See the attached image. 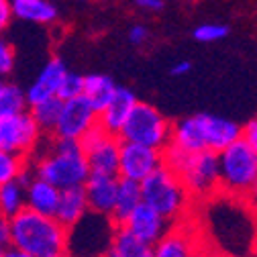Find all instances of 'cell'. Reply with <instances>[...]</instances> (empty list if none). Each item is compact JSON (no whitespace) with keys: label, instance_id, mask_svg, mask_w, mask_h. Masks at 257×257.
I'll use <instances>...</instances> for the list:
<instances>
[{"label":"cell","instance_id":"cell-22","mask_svg":"<svg viewBox=\"0 0 257 257\" xmlns=\"http://www.w3.org/2000/svg\"><path fill=\"white\" fill-rule=\"evenodd\" d=\"M17 19L37 25H51L57 21V9L49 0H11Z\"/></svg>","mask_w":257,"mask_h":257},{"label":"cell","instance_id":"cell-24","mask_svg":"<svg viewBox=\"0 0 257 257\" xmlns=\"http://www.w3.org/2000/svg\"><path fill=\"white\" fill-rule=\"evenodd\" d=\"M27 208V186L19 180L0 186V216L11 220Z\"/></svg>","mask_w":257,"mask_h":257},{"label":"cell","instance_id":"cell-43","mask_svg":"<svg viewBox=\"0 0 257 257\" xmlns=\"http://www.w3.org/2000/svg\"><path fill=\"white\" fill-rule=\"evenodd\" d=\"M0 257H3V251H0Z\"/></svg>","mask_w":257,"mask_h":257},{"label":"cell","instance_id":"cell-32","mask_svg":"<svg viewBox=\"0 0 257 257\" xmlns=\"http://www.w3.org/2000/svg\"><path fill=\"white\" fill-rule=\"evenodd\" d=\"M147 39H149L147 27H143V25H133L131 29H128V41H131L133 45H143Z\"/></svg>","mask_w":257,"mask_h":257},{"label":"cell","instance_id":"cell-18","mask_svg":"<svg viewBox=\"0 0 257 257\" xmlns=\"http://www.w3.org/2000/svg\"><path fill=\"white\" fill-rule=\"evenodd\" d=\"M59 194H61V190L55 184L35 174V178L27 184V208L41 212V214L55 216Z\"/></svg>","mask_w":257,"mask_h":257},{"label":"cell","instance_id":"cell-3","mask_svg":"<svg viewBox=\"0 0 257 257\" xmlns=\"http://www.w3.org/2000/svg\"><path fill=\"white\" fill-rule=\"evenodd\" d=\"M241 133L243 126H239L235 120L200 112L174 122L172 143L186 151L210 149L218 153L231 143H235L237 139H241Z\"/></svg>","mask_w":257,"mask_h":257},{"label":"cell","instance_id":"cell-13","mask_svg":"<svg viewBox=\"0 0 257 257\" xmlns=\"http://www.w3.org/2000/svg\"><path fill=\"white\" fill-rule=\"evenodd\" d=\"M124 227L131 231L135 237H139L141 241L149 243V245H155L157 241H162L170 229H172V220L166 218L162 212H157L155 208H151L149 204L141 202L133 214L126 218Z\"/></svg>","mask_w":257,"mask_h":257},{"label":"cell","instance_id":"cell-2","mask_svg":"<svg viewBox=\"0 0 257 257\" xmlns=\"http://www.w3.org/2000/svg\"><path fill=\"white\" fill-rule=\"evenodd\" d=\"M37 176L49 180L59 190L82 186L90 178L88 157L80 141L55 137L45 149H41L33 164H29Z\"/></svg>","mask_w":257,"mask_h":257},{"label":"cell","instance_id":"cell-23","mask_svg":"<svg viewBox=\"0 0 257 257\" xmlns=\"http://www.w3.org/2000/svg\"><path fill=\"white\" fill-rule=\"evenodd\" d=\"M116 84L112 82V78L104 76V74H90L86 76V84H84V96L88 98V102L98 110H104L106 104L112 100V96L116 92Z\"/></svg>","mask_w":257,"mask_h":257},{"label":"cell","instance_id":"cell-40","mask_svg":"<svg viewBox=\"0 0 257 257\" xmlns=\"http://www.w3.org/2000/svg\"><path fill=\"white\" fill-rule=\"evenodd\" d=\"M251 257H257V247L253 249V255H251Z\"/></svg>","mask_w":257,"mask_h":257},{"label":"cell","instance_id":"cell-19","mask_svg":"<svg viewBox=\"0 0 257 257\" xmlns=\"http://www.w3.org/2000/svg\"><path fill=\"white\" fill-rule=\"evenodd\" d=\"M202 245L188 229H170V233L155 243V257H192Z\"/></svg>","mask_w":257,"mask_h":257},{"label":"cell","instance_id":"cell-4","mask_svg":"<svg viewBox=\"0 0 257 257\" xmlns=\"http://www.w3.org/2000/svg\"><path fill=\"white\" fill-rule=\"evenodd\" d=\"M164 164L170 166L184 182L192 198L210 196L220 188L218 153L210 149L186 151L174 143L164 149Z\"/></svg>","mask_w":257,"mask_h":257},{"label":"cell","instance_id":"cell-11","mask_svg":"<svg viewBox=\"0 0 257 257\" xmlns=\"http://www.w3.org/2000/svg\"><path fill=\"white\" fill-rule=\"evenodd\" d=\"M98 124V110H96L86 96H78L72 100H63L61 114L53 135L59 139L80 141L92 126Z\"/></svg>","mask_w":257,"mask_h":257},{"label":"cell","instance_id":"cell-25","mask_svg":"<svg viewBox=\"0 0 257 257\" xmlns=\"http://www.w3.org/2000/svg\"><path fill=\"white\" fill-rule=\"evenodd\" d=\"M61 106H63V100L59 96H53V98L31 104L29 110L35 116L37 124L43 128V133H53L57 126V120H59V114H61Z\"/></svg>","mask_w":257,"mask_h":257},{"label":"cell","instance_id":"cell-17","mask_svg":"<svg viewBox=\"0 0 257 257\" xmlns=\"http://www.w3.org/2000/svg\"><path fill=\"white\" fill-rule=\"evenodd\" d=\"M88 212H90V204H88V194H86L84 184L61 190L55 218L63 224V227H68V229L74 227V224L78 220H82Z\"/></svg>","mask_w":257,"mask_h":257},{"label":"cell","instance_id":"cell-6","mask_svg":"<svg viewBox=\"0 0 257 257\" xmlns=\"http://www.w3.org/2000/svg\"><path fill=\"white\" fill-rule=\"evenodd\" d=\"M220 190L229 196L249 198L257 180V151L241 137L229 147L218 151Z\"/></svg>","mask_w":257,"mask_h":257},{"label":"cell","instance_id":"cell-38","mask_svg":"<svg viewBox=\"0 0 257 257\" xmlns=\"http://www.w3.org/2000/svg\"><path fill=\"white\" fill-rule=\"evenodd\" d=\"M192 257H218L216 253H214V249H206V247H200L194 255H192Z\"/></svg>","mask_w":257,"mask_h":257},{"label":"cell","instance_id":"cell-44","mask_svg":"<svg viewBox=\"0 0 257 257\" xmlns=\"http://www.w3.org/2000/svg\"><path fill=\"white\" fill-rule=\"evenodd\" d=\"M102 257H104V255H102Z\"/></svg>","mask_w":257,"mask_h":257},{"label":"cell","instance_id":"cell-16","mask_svg":"<svg viewBox=\"0 0 257 257\" xmlns=\"http://www.w3.org/2000/svg\"><path fill=\"white\" fill-rule=\"evenodd\" d=\"M137 96L133 90H128V88H122L118 86L114 96H112V100L106 104L104 110H100L98 114V124L102 128H106L108 133L112 135H120L122 131V126L128 118V114H131V110L135 108L137 104Z\"/></svg>","mask_w":257,"mask_h":257},{"label":"cell","instance_id":"cell-27","mask_svg":"<svg viewBox=\"0 0 257 257\" xmlns=\"http://www.w3.org/2000/svg\"><path fill=\"white\" fill-rule=\"evenodd\" d=\"M27 166H29V157L0 149V186L13 180H19V176L27 170Z\"/></svg>","mask_w":257,"mask_h":257},{"label":"cell","instance_id":"cell-37","mask_svg":"<svg viewBox=\"0 0 257 257\" xmlns=\"http://www.w3.org/2000/svg\"><path fill=\"white\" fill-rule=\"evenodd\" d=\"M3 257H33V255H27V253H23V251H19L15 247H9V249L3 251Z\"/></svg>","mask_w":257,"mask_h":257},{"label":"cell","instance_id":"cell-26","mask_svg":"<svg viewBox=\"0 0 257 257\" xmlns=\"http://www.w3.org/2000/svg\"><path fill=\"white\" fill-rule=\"evenodd\" d=\"M23 110H29L27 92H23L15 84H5L0 88V120L19 114Z\"/></svg>","mask_w":257,"mask_h":257},{"label":"cell","instance_id":"cell-42","mask_svg":"<svg viewBox=\"0 0 257 257\" xmlns=\"http://www.w3.org/2000/svg\"><path fill=\"white\" fill-rule=\"evenodd\" d=\"M59 257H70V255H68V253H66V255H59Z\"/></svg>","mask_w":257,"mask_h":257},{"label":"cell","instance_id":"cell-7","mask_svg":"<svg viewBox=\"0 0 257 257\" xmlns=\"http://www.w3.org/2000/svg\"><path fill=\"white\" fill-rule=\"evenodd\" d=\"M118 224L108 216L90 210L82 220L68 229L70 257H102L112 245Z\"/></svg>","mask_w":257,"mask_h":257},{"label":"cell","instance_id":"cell-12","mask_svg":"<svg viewBox=\"0 0 257 257\" xmlns=\"http://www.w3.org/2000/svg\"><path fill=\"white\" fill-rule=\"evenodd\" d=\"M159 166H164V151L162 149L141 145V143H131V141L120 143V168H118L120 178L143 182Z\"/></svg>","mask_w":257,"mask_h":257},{"label":"cell","instance_id":"cell-28","mask_svg":"<svg viewBox=\"0 0 257 257\" xmlns=\"http://www.w3.org/2000/svg\"><path fill=\"white\" fill-rule=\"evenodd\" d=\"M229 35V27L222 23H202L194 29V39L200 43H214Z\"/></svg>","mask_w":257,"mask_h":257},{"label":"cell","instance_id":"cell-35","mask_svg":"<svg viewBox=\"0 0 257 257\" xmlns=\"http://www.w3.org/2000/svg\"><path fill=\"white\" fill-rule=\"evenodd\" d=\"M135 5L149 13H159L164 9V0H135Z\"/></svg>","mask_w":257,"mask_h":257},{"label":"cell","instance_id":"cell-36","mask_svg":"<svg viewBox=\"0 0 257 257\" xmlns=\"http://www.w3.org/2000/svg\"><path fill=\"white\" fill-rule=\"evenodd\" d=\"M192 70V61H176L174 66H172V70H170V74L172 76H176V78H180V76H186L188 72Z\"/></svg>","mask_w":257,"mask_h":257},{"label":"cell","instance_id":"cell-9","mask_svg":"<svg viewBox=\"0 0 257 257\" xmlns=\"http://www.w3.org/2000/svg\"><path fill=\"white\" fill-rule=\"evenodd\" d=\"M43 128L37 124L31 110H23L0 120V149L31 157L41 145Z\"/></svg>","mask_w":257,"mask_h":257},{"label":"cell","instance_id":"cell-39","mask_svg":"<svg viewBox=\"0 0 257 257\" xmlns=\"http://www.w3.org/2000/svg\"><path fill=\"white\" fill-rule=\"evenodd\" d=\"M249 202H251V206L257 210V180H255V184H253V188H251V194H249V198H247Z\"/></svg>","mask_w":257,"mask_h":257},{"label":"cell","instance_id":"cell-14","mask_svg":"<svg viewBox=\"0 0 257 257\" xmlns=\"http://www.w3.org/2000/svg\"><path fill=\"white\" fill-rule=\"evenodd\" d=\"M120 176H108V174H90L84 188L88 194L90 210L100 214H112L116 194H118Z\"/></svg>","mask_w":257,"mask_h":257},{"label":"cell","instance_id":"cell-15","mask_svg":"<svg viewBox=\"0 0 257 257\" xmlns=\"http://www.w3.org/2000/svg\"><path fill=\"white\" fill-rule=\"evenodd\" d=\"M66 76H68L66 63H63L59 57H51L43 66V70L39 72V76L35 78V82L31 84L29 90H27L29 106L57 96L59 88H61V82H63V78H66Z\"/></svg>","mask_w":257,"mask_h":257},{"label":"cell","instance_id":"cell-5","mask_svg":"<svg viewBox=\"0 0 257 257\" xmlns=\"http://www.w3.org/2000/svg\"><path fill=\"white\" fill-rule=\"evenodd\" d=\"M141 192L143 202L157 212H162L172 222L180 220L190 208L192 194L184 186L182 178L166 164L159 166L151 176L141 182Z\"/></svg>","mask_w":257,"mask_h":257},{"label":"cell","instance_id":"cell-8","mask_svg":"<svg viewBox=\"0 0 257 257\" xmlns=\"http://www.w3.org/2000/svg\"><path fill=\"white\" fill-rule=\"evenodd\" d=\"M172 128L174 124L155 106L147 102H137L118 137L122 141L141 143L164 151L172 143Z\"/></svg>","mask_w":257,"mask_h":257},{"label":"cell","instance_id":"cell-41","mask_svg":"<svg viewBox=\"0 0 257 257\" xmlns=\"http://www.w3.org/2000/svg\"><path fill=\"white\" fill-rule=\"evenodd\" d=\"M3 86H5V80H3V78H0V88H3Z\"/></svg>","mask_w":257,"mask_h":257},{"label":"cell","instance_id":"cell-31","mask_svg":"<svg viewBox=\"0 0 257 257\" xmlns=\"http://www.w3.org/2000/svg\"><path fill=\"white\" fill-rule=\"evenodd\" d=\"M13 17H15L13 3H11V0H0V33H3L5 29H9Z\"/></svg>","mask_w":257,"mask_h":257},{"label":"cell","instance_id":"cell-10","mask_svg":"<svg viewBox=\"0 0 257 257\" xmlns=\"http://www.w3.org/2000/svg\"><path fill=\"white\" fill-rule=\"evenodd\" d=\"M88 166L92 174H108V176H118L120 168V137L108 133L100 124L92 126L90 131L80 139Z\"/></svg>","mask_w":257,"mask_h":257},{"label":"cell","instance_id":"cell-21","mask_svg":"<svg viewBox=\"0 0 257 257\" xmlns=\"http://www.w3.org/2000/svg\"><path fill=\"white\" fill-rule=\"evenodd\" d=\"M143 202V192H141V182L128 180V178H120L118 184V194H116V202H114V210L110 214V218L116 224H124L126 218L133 214V210Z\"/></svg>","mask_w":257,"mask_h":257},{"label":"cell","instance_id":"cell-20","mask_svg":"<svg viewBox=\"0 0 257 257\" xmlns=\"http://www.w3.org/2000/svg\"><path fill=\"white\" fill-rule=\"evenodd\" d=\"M104 257H155V245L141 241L124 224H118L112 237V245Z\"/></svg>","mask_w":257,"mask_h":257},{"label":"cell","instance_id":"cell-34","mask_svg":"<svg viewBox=\"0 0 257 257\" xmlns=\"http://www.w3.org/2000/svg\"><path fill=\"white\" fill-rule=\"evenodd\" d=\"M11 247V229H9V220L0 216V251H5Z\"/></svg>","mask_w":257,"mask_h":257},{"label":"cell","instance_id":"cell-33","mask_svg":"<svg viewBox=\"0 0 257 257\" xmlns=\"http://www.w3.org/2000/svg\"><path fill=\"white\" fill-rule=\"evenodd\" d=\"M241 137L257 151V116L255 118H251L245 126H243V133H241Z\"/></svg>","mask_w":257,"mask_h":257},{"label":"cell","instance_id":"cell-29","mask_svg":"<svg viewBox=\"0 0 257 257\" xmlns=\"http://www.w3.org/2000/svg\"><path fill=\"white\" fill-rule=\"evenodd\" d=\"M84 84H86V76L68 72V76L61 82L57 96L61 100H72V98H78V96H84Z\"/></svg>","mask_w":257,"mask_h":257},{"label":"cell","instance_id":"cell-30","mask_svg":"<svg viewBox=\"0 0 257 257\" xmlns=\"http://www.w3.org/2000/svg\"><path fill=\"white\" fill-rule=\"evenodd\" d=\"M15 68V51L9 41L0 39V78H5Z\"/></svg>","mask_w":257,"mask_h":257},{"label":"cell","instance_id":"cell-1","mask_svg":"<svg viewBox=\"0 0 257 257\" xmlns=\"http://www.w3.org/2000/svg\"><path fill=\"white\" fill-rule=\"evenodd\" d=\"M11 247L33 257H59L68 253V227L49 214L25 208L9 220Z\"/></svg>","mask_w":257,"mask_h":257}]
</instances>
